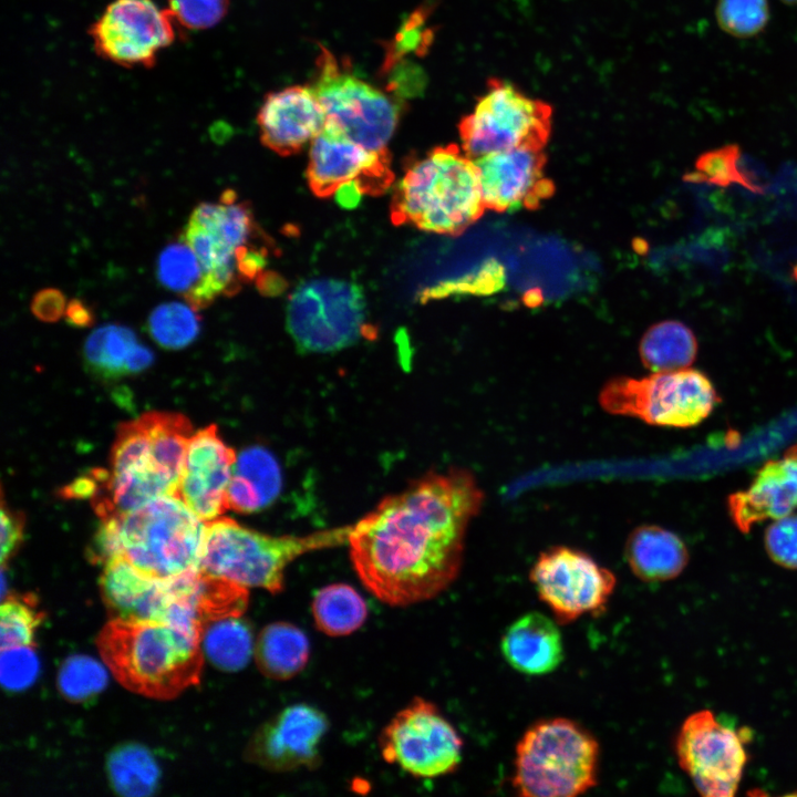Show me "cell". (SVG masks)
I'll return each instance as SVG.
<instances>
[{
    "instance_id": "836d02e7",
    "label": "cell",
    "mask_w": 797,
    "mask_h": 797,
    "mask_svg": "<svg viewBox=\"0 0 797 797\" xmlns=\"http://www.w3.org/2000/svg\"><path fill=\"white\" fill-rule=\"evenodd\" d=\"M107 684L105 667L91 656L72 655L61 665L56 685L71 702H85L100 694Z\"/></svg>"
},
{
    "instance_id": "f6af8a7d",
    "label": "cell",
    "mask_w": 797,
    "mask_h": 797,
    "mask_svg": "<svg viewBox=\"0 0 797 797\" xmlns=\"http://www.w3.org/2000/svg\"><path fill=\"white\" fill-rule=\"evenodd\" d=\"M788 4H797V0H782Z\"/></svg>"
},
{
    "instance_id": "4fadbf2b",
    "label": "cell",
    "mask_w": 797,
    "mask_h": 797,
    "mask_svg": "<svg viewBox=\"0 0 797 797\" xmlns=\"http://www.w3.org/2000/svg\"><path fill=\"white\" fill-rule=\"evenodd\" d=\"M529 579L558 624L599 615L617 587V577L587 552L568 546L541 551Z\"/></svg>"
},
{
    "instance_id": "ffe728a7",
    "label": "cell",
    "mask_w": 797,
    "mask_h": 797,
    "mask_svg": "<svg viewBox=\"0 0 797 797\" xmlns=\"http://www.w3.org/2000/svg\"><path fill=\"white\" fill-rule=\"evenodd\" d=\"M236 458L215 424L197 431L188 441L175 496L205 522L221 517L229 509L227 494Z\"/></svg>"
},
{
    "instance_id": "2e32d148",
    "label": "cell",
    "mask_w": 797,
    "mask_h": 797,
    "mask_svg": "<svg viewBox=\"0 0 797 797\" xmlns=\"http://www.w3.org/2000/svg\"><path fill=\"white\" fill-rule=\"evenodd\" d=\"M200 571L174 579L147 576L123 558L103 565L100 590L112 619L172 622L196 593Z\"/></svg>"
},
{
    "instance_id": "4dcf8cb0",
    "label": "cell",
    "mask_w": 797,
    "mask_h": 797,
    "mask_svg": "<svg viewBox=\"0 0 797 797\" xmlns=\"http://www.w3.org/2000/svg\"><path fill=\"white\" fill-rule=\"evenodd\" d=\"M137 343L135 333L127 327L101 325L84 342V363L92 374L103 380L131 375L130 358Z\"/></svg>"
},
{
    "instance_id": "8fae6325",
    "label": "cell",
    "mask_w": 797,
    "mask_h": 797,
    "mask_svg": "<svg viewBox=\"0 0 797 797\" xmlns=\"http://www.w3.org/2000/svg\"><path fill=\"white\" fill-rule=\"evenodd\" d=\"M550 130L551 107L501 80L488 82L459 123L462 149L472 159L513 148H544Z\"/></svg>"
},
{
    "instance_id": "52a82bcc",
    "label": "cell",
    "mask_w": 797,
    "mask_h": 797,
    "mask_svg": "<svg viewBox=\"0 0 797 797\" xmlns=\"http://www.w3.org/2000/svg\"><path fill=\"white\" fill-rule=\"evenodd\" d=\"M600 745L567 717L530 725L516 744L511 785L522 797H573L598 784Z\"/></svg>"
},
{
    "instance_id": "60d3db41",
    "label": "cell",
    "mask_w": 797,
    "mask_h": 797,
    "mask_svg": "<svg viewBox=\"0 0 797 797\" xmlns=\"http://www.w3.org/2000/svg\"><path fill=\"white\" fill-rule=\"evenodd\" d=\"M24 516L7 507L1 501V563H4L17 551L23 538Z\"/></svg>"
},
{
    "instance_id": "603a6c76",
    "label": "cell",
    "mask_w": 797,
    "mask_h": 797,
    "mask_svg": "<svg viewBox=\"0 0 797 797\" xmlns=\"http://www.w3.org/2000/svg\"><path fill=\"white\" fill-rule=\"evenodd\" d=\"M500 651L506 662L519 673H551L563 660L558 622L540 612H527L506 629L500 640Z\"/></svg>"
},
{
    "instance_id": "ab89813d",
    "label": "cell",
    "mask_w": 797,
    "mask_h": 797,
    "mask_svg": "<svg viewBox=\"0 0 797 797\" xmlns=\"http://www.w3.org/2000/svg\"><path fill=\"white\" fill-rule=\"evenodd\" d=\"M765 547L777 565L797 569V516H786L770 525L765 532Z\"/></svg>"
},
{
    "instance_id": "d6986e66",
    "label": "cell",
    "mask_w": 797,
    "mask_h": 797,
    "mask_svg": "<svg viewBox=\"0 0 797 797\" xmlns=\"http://www.w3.org/2000/svg\"><path fill=\"white\" fill-rule=\"evenodd\" d=\"M473 161L488 210H534L555 193L552 180L544 172L547 158L542 148H513Z\"/></svg>"
},
{
    "instance_id": "1f68e13d",
    "label": "cell",
    "mask_w": 797,
    "mask_h": 797,
    "mask_svg": "<svg viewBox=\"0 0 797 797\" xmlns=\"http://www.w3.org/2000/svg\"><path fill=\"white\" fill-rule=\"evenodd\" d=\"M741 149L736 144H728L705 152L695 162V169L684 176L691 183L728 187L737 184L753 193L762 194L763 189L741 169Z\"/></svg>"
},
{
    "instance_id": "9a60e30c",
    "label": "cell",
    "mask_w": 797,
    "mask_h": 797,
    "mask_svg": "<svg viewBox=\"0 0 797 797\" xmlns=\"http://www.w3.org/2000/svg\"><path fill=\"white\" fill-rule=\"evenodd\" d=\"M168 9L153 0H113L90 27L97 55L124 68H152L176 39Z\"/></svg>"
},
{
    "instance_id": "7a4b0ae2",
    "label": "cell",
    "mask_w": 797,
    "mask_h": 797,
    "mask_svg": "<svg viewBox=\"0 0 797 797\" xmlns=\"http://www.w3.org/2000/svg\"><path fill=\"white\" fill-rule=\"evenodd\" d=\"M193 426L176 412L152 411L118 425L108 469H92L91 505L101 519L176 495Z\"/></svg>"
},
{
    "instance_id": "277c9868",
    "label": "cell",
    "mask_w": 797,
    "mask_h": 797,
    "mask_svg": "<svg viewBox=\"0 0 797 797\" xmlns=\"http://www.w3.org/2000/svg\"><path fill=\"white\" fill-rule=\"evenodd\" d=\"M96 644L115 679L146 697L170 700L200 680V632L168 622L112 619Z\"/></svg>"
},
{
    "instance_id": "5b68a950",
    "label": "cell",
    "mask_w": 797,
    "mask_h": 797,
    "mask_svg": "<svg viewBox=\"0 0 797 797\" xmlns=\"http://www.w3.org/2000/svg\"><path fill=\"white\" fill-rule=\"evenodd\" d=\"M485 209L474 161L449 144L435 147L405 168L393 190L391 219L395 225L458 236Z\"/></svg>"
},
{
    "instance_id": "d4e9b609",
    "label": "cell",
    "mask_w": 797,
    "mask_h": 797,
    "mask_svg": "<svg viewBox=\"0 0 797 797\" xmlns=\"http://www.w3.org/2000/svg\"><path fill=\"white\" fill-rule=\"evenodd\" d=\"M282 485L280 466L261 446H251L237 456L228 486L229 509L241 514L258 511L271 504Z\"/></svg>"
},
{
    "instance_id": "8d00e7d4",
    "label": "cell",
    "mask_w": 797,
    "mask_h": 797,
    "mask_svg": "<svg viewBox=\"0 0 797 797\" xmlns=\"http://www.w3.org/2000/svg\"><path fill=\"white\" fill-rule=\"evenodd\" d=\"M718 25L736 38L758 34L769 20L767 0H718L716 6Z\"/></svg>"
},
{
    "instance_id": "e575fe53",
    "label": "cell",
    "mask_w": 797,
    "mask_h": 797,
    "mask_svg": "<svg viewBox=\"0 0 797 797\" xmlns=\"http://www.w3.org/2000/svg\"><path fill=\"white\" fill-rule=\"evenodd\" d=\"M0 648L1 650L33 644L42 613L35 608L32 597L10 596L2 599L0 608Z\"/></svg>"
},
{
    "instance_id": "e0dca14e",
    "label": "cell",
    "mask_w": 797,
    "mask_h": 797,
    "mask_svg": "<svg viewBox=\"0 0 797 797\" xmlns=\"http://www.w3.org/2000/svg\"><path fill=\"white\" fill-rule=\"evenodd\" d=\"M328 729V717L319 708L306 703L287 706L256 729L245 759L273 773L315 768Z\"/></svg>"
},
{
    "instance_id": "d6a6232c",
    "label": "cell",
    "mask_w": 797,
    "mask_h": 797,
    "mask_svg": "<svg viewBox=\"0 0 797 797\" xmlns=\"http://www.w3.org/2000/svg\"><path fill=\"white\" fill-rule=\"evenodd\" d=\"M147 329L157 344L165 349L178 350L196 339L199 332V319L189 304L166 302L152 311Z\"/></svg>"
},
{
    "instance_id": "5bb4252c",
    "label": "cell",
    "mask_w": 797,
    "mask_h": 797,
    "mask_svg": "<svg viewBox=\"0 0 797 797\" xmlns=\"http://www.w3.org/2000/svg\"><path fill=\"white\" fill-rule=\"evenodd\" d=\"M748 734L720 723L711 711L690 715L676 736L680 767L706 797H732L747 760Z\"/></svg>"
},
{
    "instance_id": "7c38bea8",
    "label": "cell",
    "mask_w": 797,
    "mask_h": 797,
    "mask_svg": "<svg viewBox=\"0 0 797 797\" xmlns=\"http://www.w3.org/2000/svg\"><path fill=\"white\" fill-rule=\"evenodd\" d=\"M379 745L386 763L429 779L458 767L464 744L434 703L415 697L383 728Z\"/></svg>"
},
{
    "instance_id": "8992f818",
    "label": "cell",
    "mask_w": 797,
    "mask_h": 797,
    "mask_svg": "<svg viewBox=\"0 0 797 797\" xmlns=\"http://www.w3.org/2000/svg\"><path fill=\"white\" fill-rule=\"evenodd\" d=\"M352 526L304 536H270L228 517L206 522L199 570L245 588L272 594L284 588L287 567L297 558L320 549L348 544Z\"/></svg>"
},
{
    "instance_id": "f546056e",
    "label": "cell",
    "mask_w": 797,
    "mask_h": 797,
    "mask_svg": "<svg viewBox=\"0 0 797 797\" xmlns=\"http://www.w3.org/2000/svg\"><path fill=\"white\" fill-rule=\"evenodd\" d=\"M317 629L329 636H344L362 627L368 607L350 584L332 583L320 589L311 603Z\"/></svg>"
},
{
    "instance_id": "f35d334b",
    "label": "cell",
    "mask_w": 797,
    "mask_h": 797,
    "mask_svg": "<svg viewBox=\"0 0 797 797\" xmlns=\"http://www.w3.org/2000/svg\"><path fill=\"white\" fill-rule=\"evenodd\" d=\"M174 20L187 30H206L227 14L229 0H167Z\"/></svg>"
},
{
    "instance_id": "f1b7e54d",
    "label": "cell",
    "mask_w": 797,
    "mask_h": 797,
    "mask_svg": "<svg viewBox=\"0 0 797 797\" xmlns=\"http://www.w3.org/2000/svg\"><path fill=\"white\" fill-rule=\"evenodd\" d=\"M255 642L252 628L241 615L210 621L201 633L204 654L225 672L242 670L253 655Z\"/></svg>"
},
{
    "instance_id": "7402d4cb",
    "label": "cell",
    "mask_w": 797,
    "mask_h": 797,
    "mask_svg": "<svg viewBox=\"0 0 797 797\" xmlns=\"http://www.w3.org/2000/svg\"><path fill=\"white\" fill-rule=\"evenodd\" d=\"M729 515L743 532L766 519H780L797 508V444L785 457L768 460L748 489L729 496Z\"/></svg>"
},
{
    "instance_id": "4316f807",
    "label": "cell",
    "mask_w": 797,
    "mask_h": 797,
    "mask_svg": "<svg viewBox=\"0 0 797 797\" xmlns=\"http://www.w3.org/2000/svg\"><path fill=\"white\" fill-rule=\"evenodd\" d=\"M696 353L697 341L694 333L676 320L661 321L649 328L639 345L641 362L652 372L687 369Z\"/></svg>"
},
{
    "instance_id": "ee69618b",
    "label": "cell",
    "mask_w": 797,
    "mask_h": 797,
    "mask_svg": "<svg viewBox=\"0 0 797 797\" xmlns=\"http://www.w3.org/2000/svg\"><path fill=\"white\" fill-rule=\"evenodd\" d=\"M338 203L345 208L356 206L363 195L360 186L355 182L346 183L335 192Z\"/></svg>"
},
{
    "instance_id": "cb8c5ba5",
    "label": "cell",
    "mask_w": 797,
    "mask_h": 797,
    "mask_svg": "<svg viewBox=\"0 0 797 797\" xmlns=\"http://www.w3.org/2000/svg\"><path fill=\"white\" fill-rule=\"evenodd\" d=\"M624 558L638 579L660 582L672 580L684 570L689 552L674 532L656 525H642L628 536Z\"/></svg>"
},
{
    "instance_id": "484cf974",
    "label": "cell",
    "mask_w": 797,
    "mask_h": 797,
    "mask_svg": "<svg viewBox=\"0 0 797 797\" xmlns=\"http://www.w3.org/2000/svg\"><path fill=\"white\" fill-rule=\"evenodd\" d=\"M253 658L265 676L287 681L306 667L310 658V643L304 632L294 624L272 622L259 632Z\"/></svg>"
},
{
    "instance_id": "ba28073f",
    "label": "cell",
    "mask_w": 797,
    "mask_h": 797,
    "mask_svg": "<svg viewBox=\"0 0 797 797\" xmlns=\"http://www.w3.org/2000/svg\"><path fill=\"white\" fill-rule=\"evenodd\" d=\"M603 411L669 427H690L706 418L720 397L701 372L682 369L644 377L617 376L598 395Z\"/></svg>"
},
{
    "instance_id": "b9f144b4",
    "label": "cell",
    "mask_w": 797,
    "mask_h": 797,
    "mask_svg": "<svg viewBox=\"0 0 797 797\" xmlns=\"http://www.w3.org/2000/svg\"><path fill=\"white\" fill-rule=\"evenodd\" d=\"M64 294L55 288L38 291L31 302V311L35 318L44 322L58 321L65 311Z\"/></svg>"
},
{
    "instance_id": "ac0fdd59",
    "label": "cell",
    "mask_w": 797,
    "mask_h": 797,
    "mask_svg": "<svg viewBox=\"0 0 797 797\" xmlns=\"http://www.w3.org/2000/svg\"><path fill=\"white\" fill-rule=\"evenodd\" d=\"M390 154L375 152L353 142L327 120L311 142L307 178L319 197L335 194L339 187L355 182L363 194L384 193L393 182Z\"/></svg>"
},
{
    "instance_id": "3957f363",
    "label": "cell",
    "mask_w": 797,
    "mask_h": 797,
    "mask_svg": "<svg viewBox=\"0 0 797 797\" xmlns=\"http://www.w3.org/2000/svg\"><path fill=\"white\" fill-rule=\"evenodd\" d=\"M206 522L175 495L101 519L89 557L104 565L123 558L143 573L174 579L199 570Z\"/></svg>"
},
{
    "instance_id": "9c48e42d",
    "label": "cell",
    "mask_w": 797,
    "mask_h": 797,
    "mask_svg": "<svg viewBox=\"0 0 797 797\" xmlns=\"http://www.w3.org/2000/svg\"><path fill=\"white\" fill-rule=\"evenodd\" d=\"M286 318L297 346L311 353L344 349L368 329L362 289L353 282L332 278L300 283L289 297Z\"/></svg>"
},
{
    "instance_id": "30bf717a",
    "label": "cell",
    "mask_w": 797,
    "mask_h": 797,
    "mask_svg": "<svg viewBox=\"0 0 797 797\" xmlns=\"http://www.w3.org/2000/svg\"><path fill=\"white\" fill-rule=\"evenodd\" d=\"M311 85L327 120L345 136L370 151L385 152L400 120V105L361 80L325 48L317 59Z\"/></svg>"
},
{
    "instance_id": "44dd1931",
    "label": "cell",
    "mask_w": 797,
    "mask_h": 797,
    "mask_svg": "<svg viewBox=\"0 0 797 797\" xmlns=\"http://www.w3.org/2000/svg\"><path fill=\"white\" fill-rule=\"evenodd\" d=\"M262 144L281 156L300 152L323 130L327 114L311 86L267 94L257 114Z\"/></svg>"
},
{
    "instance_id": "d590c367",
    "label": "cell",
    "mask_w": 797,
    "mask_h": 797,
    "mask_svg": "<svg viewBox=\"0 0 797 797\" xmlns=\"http://www.w3.org/2000/svg\"><path fill=\"white\" fill-rule=\"evenodd\" d=\"M203 277V269L192 248L179 239L159 253L157 278L169 290L187 293Z\"/></svg>"
},
{
    "instance_id": "6da1fadb",
    "label": "cell",
    "mask_w": 797,
    "mask_h": 797,
    "mask_svg": "<svg viewBox=\"0 0 797 797\" xmlns=\"http://www.w3.org/2000/svg\"><path fill=\"white\" fill-rule=\"evenodd\" d=\"M484 499L464 468L431 472L384 498L349 535L359 579L393 607L437 597L459 575L467 528Z\"/></svg>"
},
{
    "instance_id": "74e56055",
    "label": "cell",
    "mask_w": 797,
    "mask_h": 797,
    "mask_svg": "<svg viewBox=\"0 0 797 797\" xmlns=\"http://www.w3.org/2000/svg\"><path fill=\"white\" fill-rule=\"evenodd\" d=\"M39 659L32 645L1 650L0 680L10 692L28 689L39 674Z\"/></svg>"
},
{
    "instance_id": "bcb514c9",
    "label": "cell",
    "mask_w": 797,
    "mask_h": 797,
    "mask_svg": "<svg viewBox=\"0 0 797 797\" xmlns=\"http://www.w3.org/2000/svg\"><path fill=\"white\" fill-rule=\"evenodd\" d=\"M794 276H795V278L797 279V266H796L795 269H794Z\"/></svg>"
},
{
    "instance_id": "83f0119b",
    "label": "cell",
    "mask_w": 797,
    "mask_h": 797,
    "mask_svg": "<svg viewBox=\"0 0 797 797\" xmlns=\"http://www.w3.org/2000/svg\"><path fill=\"white\" fill-rule=\"evenodd\" d=\"M106 775L113 790L123 797H148L159 786L161 770L153 754L136 743L122 744L106 757Z\"/></svg>"
},
{
    "instance_id": "7bdbcfd3",
    "label": "cell",
    "mask_w": 797,
    "mask_h": 797,
    "mask_svg": "<svg viewBox=\"0 0 797 797\" xmlns=\"http://www.w3.org/2000/svg\"><path fill=\"white\" fill-rule=\"evenodd\" d=\"M66 322L76 328L90 327L94 321L91 309L81 300L72 299L65 308Z\"/></svg>"
}]
</instances>
